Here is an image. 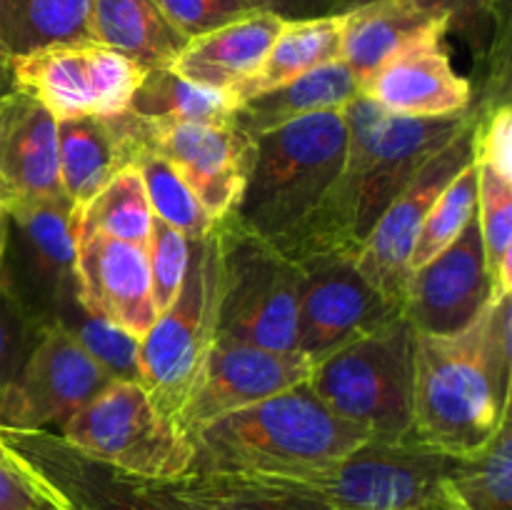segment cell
<instances>
[{"label": "cell", "mask_w": 512, "mask_h": 510, "mask_svg": "<svg viewBox=\"0 0 512 510\" xmlns=\"http://www.w3.org/2000/svg\"><path fill=\"white\" fill-rule=\"evenodd\" d=\"M473 115L475 105L448 118H405L355 95L343 108V168L308 225L280 253L293 263L315 255L355 260L388 205Z\"/></svg>", "instance_id": "6da1fadb"}, {"label": "cell", "mask_w": 512, "mask_h": 510, "mask_svg": "<svg viewBox=\"0 0 512 510\" xmlns=\"http://www.w3.org/2000/svg\"><path fill=\"white\" fill-rule=\"evenodd\" d=\"M373 438L340 418L308 383L200 425L190 433V473L248 478H303L323 470Z\"/></svg>", "instance_id": "7a4b0ae2"}, {"label": "cell", "mask_w": 512, "mask_h": 510, "mask_svg": "<svg viewBox=\"0 0 512 510\" xmlns=\"http://www.w3.org/2000/svg\"><path fill=\"white\" fill-rule=\"evenodd\" d=\"M345 148L343 110L305 115L255 135L243 193L230 213L233 223L283 250L333 188Z\"/></svg>", "instance_id": "3957f363"}, {"label": "cell", "mask_w": 512, "mask_h": 510, "mask_svg": "<svg viewBox=\"0 0 512 510\" xmlns=\"http://www.w3.org/2000/svg\"><path fill=\"white\" fill-rule=\"evenodd\" d=\"M510 398L495 385L478 325L455 335L415 333L413 435L445 455H463L493 438Z\"/></svg>", "instance_id": "277c9868"}, {"label": "cell", "mask_w": 512, "mask_h": 510, "mask_svg": "<svg viewBox=\"0 0 512 510\" xmlns=\"http://www.w3.org/2000/svg\"><path fill=\"white\" fill-rule=\"evenodd\" d=\"M415 330L405 315L313 365L308 385L333 413L373 438H413Z\"/></svg>", "instance_id": "5b68a950"}, {"label": "cell", "mask_w": 512, "mask_h": 510, "mask_svg": "<svg viewBox=\"0 0 512 510\" xmlns=\"http://www.w3.org/2000/svg\"><path fill=\"white\" fill-rule=\"evenodd\" d=\"M220 240L215 338L275 353L298 350L300 268L233 218L215 225Z\"/></svg>", "instance_id": "8992f818"}, {"label": "cell", "mask_w": 512, "mask_h": 510, "mask_svg": "<svg viewBox=\"0 0 512 510\" xmlns=\"http://www.w3.org/2000/svg\"><path fill=\"white\" fill-rule=\"evenodd\" d=\"M85 455L150 480L183 478L193 468L190 435L165 415L138 380H110L58 430Z\"/></svg>", "instance_id": "52a82bcc"}, {"label": "cell", "mask_w": 512, "mask_h": 510, "mask_svg": "<svg viewBox=\"0 0 512 510\" xmlns=\"http://www.w3.org/2000/svg\"><path fill=\"white\" fill-rule=\"evenodd\" d=\"M448 460L415 438H368L328 468L285 483L318 495L330 510H455L445 490Z\"/></svg>", "instance_id": "ba28073f"}, {"label": "cell", "mask_w": 512, "mask_h": 510, "mask_svg": "<svg viewBox=\"0 0 512 510\" xmlns=\"http://www.w3.org/2000/svg\"><path fill=\"white\" fill-rule=\"evenodd\" d=\"M220 240L218 230L190 240L188 268L173 303L140 340L138 383L178 423L188 390L215 340Z\"/></svg>", "instance_id": "9c48e42d"}, {"label": "cell", "mask_w": 512, "mask_h": 510, "mask_svg": "<svg viewBox=\"0 0 512 510\" xmlns=\"http://www.w3.org/2000/svg\"><path fill=\"white\" fill-rule=\"evenodd\" d=\"M13 88L33 95L55 120L125 113L148 70L100 43H70L8 58Z\"/></svg>", "instance_id": "30bf717a"}, {"label": "cell", "mask_w": 512, "mask_h": 510, "mask_svg": "<svg viewBox=\"0 0 512 510\" xmlns=\"http://www.w3.org/2000/svg\"><path fill=\"white\" fill-rule=\"evenodd\" d=\"M480 105L475 115L438 150L428 163L415 173L403 188V193L388 205L368 240L355 255V268L365 280L390 303L405 305V290L410 280V255L418 243L420 228L428 218L438 195L448 188L455 175L463 173L475 160V140H478Z\"/></svg>", "instance_id": "8fae6325"}, {"label": "cell", "mask_w": 512, "mask_h": 510, "mask_svg": "<svg viewBox=\"0 0 512 510\" xmlns=\"http://www.w3.org/2000/svg\"><path fill=\"white\" fill-rule=\"evenodd\" d=\"M78 230L68 200L8 213L0 288L35 320L50 325L65 300L78 295Z\"/></svg>", "instance_id": "7c38bea8"}, {"label": "cell", "mask_w": 512, "mask_h": 510, "mask_svg": "<svg viewBox=\"0 0 512 510\" xmlns=\"http://www.w3.org/2000/svg\"><path fill=\"white\" fill-rule=\"evenodd\" d=\"M298 268V353L313 363L403 315L360 275L353 258L315 255Z\"/></svg>", "instance_id": "4fadbf2b"}, {"label": "cell", "mask_w": 512, "mask_h": 510, "mask_svg": "<svg viewBox=\"0 0 512 510\" xmlns=\"http://www.w3.org/2000/svg\"><path fill=\"white\" fill-rule=\"evenodd\" d=\"M110 375L58 325H48L0 395V430H53L95 398Z\"/></svg>", "instance_id": "5bb4252c"}, {"label": "cell", "mask_w": 512, "mask_h": 510, "mask_svg": "<svg viewBox=\"0 0 512 510\" xmlns=\"http://www.w3.org/2000/svg\"><path fill=\"white\" fill-rule=\"evenodd\" d=\"M0 438L63 495L70 510H180L160 480L90 458L53 430H0Z\"/></svg>", "instance_id": "9a60e30c"}, {"label": "cell", "mask_w": 512, "mask_h": 510, "mask_svg": "<svg viewBox=\"0 0 512 510\" xmlns=\"http://www.w3.org/2000/svg\"><path fill=\"white\" fill-rule=\"evenodd\" d=\"M313 365L298 350L275 353L238 340L215 338L180 408L178 425L190 435L210 420L308 383Z\"/></svg>", "instance_id": "2e32d148"}, {"label": "cell", "mask_w": 512, "mask_h": 510, "mask_svg": "<svg viewBox=\"0 0 512 510\" xmlns=\"http://www.w3.org/2000/svg\"><path fill=\"white\" fill-rule=\"evenodd\" d=\"M448 33V20H430L360 83V95L405 118H448L473 108V85L453 68Z\"/></svg>", "instance_id": "e0dca14e"}, {"label": "cell", "mask_w": 512, "mask_h": 510, "mask_svg": "<svg viewBox=\"0 0 512 510\" xmlns=\"http://www.w3.org/2000/svg\"><path fill=\"white\" fill-rule=\"evenodd\" d=\"M138 125L145 148L178 170L215 223L233 213L250 168L253 140L248 135L240 133L233 123L205 125L138 118Z\"/></svg>", "instance_id": "ac0fdd59"}, {"label": "cell", "mask_w": 512, "mask_h": 510, "mask_svg": "<svg viewBox=\"0 0 512 510\" xmlns=\"http://www.w3.org/2000/svg\"><path fill=\"white\" fill-rule=\"evenodd\" d=\"M490 298L493 280L475 215L443 253L410 273L403 315L415 333L455 335L478 320Z\"/></svg>", "instance_id": "d6986e66"}, {"label": "cell", "mask_w": 512, "mask_h": 510, "mask_svg": "<svg viewBox=\"0 0 512 510\" xmlns=\"http://www.w3.org/2000/svg\"><path fill=\"white\" fill-rule=\"evenodd\" d=\"M68 200L58 170V120L23 90L0 93V208Z\"/></svg>", "instance_id": "ffe728a7"}, {"label": "cell", "mask_w": 512, "mask_h": 510, "mask_svg": "<svg viewBox=\"0 0 512 510\" xmlns=\"http://www.w3.org/2000/svg\"><path fill=\"white\" fill-rule=\"evenodd\" d=\"M78 298L90 313L145 338L158 310L145 248L95 233H78Z\"/></svg>", "instance_id": "44dd1931"}, {"label": "cell", "mask_w": 512, "mask_h": 510, "mask_svg": "<svg viewBox=\"0 0 512 510\" xmlns=\"http://www.w3.org/2000/svg\"><path fill=\"white\" fill-rule=\"evenodd\" d=\"M140 148V125L130 110L110 118L58 120L60 185L73 213L120 170L135 165Z\"/></svg>", "instance_id": "7402d4cb"}, {"label": "cell", "mask_w": 512, "mask_h": 510, "mask_svg": "<svg viewBox=\"0 0 512 510\" xmlns=\"http://www.w3.org/2000/svg\"><path fill=\"white\" fill-rule=\"evenodd\" d=\"M283 23V18L265 10L245 15L223 28L190 38L175 55L170 70L188 83L230 90L235 95L245 80L258 73Z\"/></svg>", "instance_id": "603a6c76"}, {"label": "cell", "mask_w": 512, "mask_h": 510, "mask_svg": "<svg viewBox=\"0 0 512 510\" xmlns=\"http://www.w3.org/2000/svg\"><path fill=\"white\" fill-rule=\"evenodd\" d=\"M355 95H360V80L338 58L298 75L290 83L245 98L243 103H238L233 125L253 140L255 135L290 123V120L328 113V110H343Z\"/></svg>", "instance_id": "cb8c5ba5"}, {"label": "cell", "mask_w": 512, "mask_h": 510, "mask_svg": "<svg viewBox=\"0 0 512 510\" xmlns=\"http://www.w3.org/2000/svg\"><path fill=\"white\" fill-rule=\"evenodd\" d=\"M160 483L180 510H330L318 495L273 478L188 473Z\"/></svg>", "instance_id": "d4e9b609"}, {"label": "cell", "mask_w": 512, "mask_h": 510, "mask_svg": "<svg viewBox=\"0 0 512 510\" xmlns=\"http://www.w3.org/2000/svg\"><path fill=\"white\" fill-rule=\"evenodd\" d=\"M90 38L128 55L145 70L170 68L188 43L165 20L155 0H93Z\"/></svg>", "instance_id": "484cf974"}, {"label": "cell", "mask_w": 512, "mask_h": 510, "mask_svg": "<svg viewBox=\"0 0 512 510\" xmlns=\"http://www.w3.org/2000/svg\"><path fill=\"white\" fill-rule=\"evenodd\" d=\"M340 43H343V15L285 20L258 73L235 90V100L243 103L250 95L278 88L308 70L333 63L340 58Z\"/></svg>", "instance_id": "4316f807"}, {"label": "cell", "mask_w": 512, "mask_h": 510, "mask_svg": "<svg viewBox=\"0 0 512 510\" xmlns=\"http://www.w3.org/2000/svg\"><path fill=\"white\" fill-rule=\"evenodd\" d=\"M93 0H0V53L5 58L53 45L90 43Z\"/></svg>", "instance_id": "83f0119b"}, {"label": "cell", "mask_w": 512, "mask_h": 510, "mask_svg": "<svg viewBox=\"0 0 512 510\" xmlns=\"http://www.w3.org/2000/svg\"><path fill=\"white\" fill-rule=\"evenodd\" d=\"M445 490L455 510H512V420L463 455H450Z\"/></svg>", "instance_id": "f1b7e54d"}, {"label": "cell", "mask_w": 512, "mask_h": 510, "mask_svg": "<svg viewBox=\"0 0 512 510\" xmlns=\"http://www.w3.org/2000/svg\"><path fill=\"white\" fill-rule=\"evenodd\" d=\"M435 18L415 13L400 0H378L343 13L340 60L363 83L400 45Z\"/></svg>", "instance_id": "f546056e"}, {"label": "cell", "mask_w": 512, "mask_h": 510, "mask_svg": "<svg viewBox=\"0 0 512 510\" xmlns=\"http://www.w3.org/2000/svg\"><path fill=\"white\" fill-rule=\"evenodd\" d=\"M128 110L143 120L230 125L238 100L230 90L205 88L188 83L170 68H153L130 98Z\"/></svg>", "instance_id": "4dcf8cb0"}, {"label": "cell", "mask_w": 512, "mask_h": 510, "mask_svg": "<svg viewBox=\"0 0 512 510\" xmlns=\"http://www.w3.org/2000/svg\"><path fill=\"white\" fill-rule=\"evenodd\" d=\"M78 233H95L145 248L153 228V210L135 165L120 170L103 190L73 213Z\"/></svg>", "instance_id": "1f68e13d"}, {"label": "cell", "mask_w": 512, "mask_h": 510, "mask_svg": "<svg viewBox=\"0 0 512 510\" xmlns=\"http://www.w3.org/2000/svg\"><path fill=\"white\" fill-rule=\"evenodd\" d=\"M50 325L63 328L113 380H138L140 340L120 325L90 313L78 295L60 305Z\"/></svg>", "instance_id": "d6a6232c"}, {"label": "cell", "mask_w": 512, "mask_h": 510, "mask_svg": "<svg viewBox=\"0 0 512 510\" xmlns=\"http://www.w3.org/2000/svg\"><path fill=\"white\" fill-rule=\"evenodd\" d=\"M135 168L140 170L145 195H148L150 210H153L155 218L178 228L188 240H200L213 233L218 223L205 213L190 185L180 178V173L168 160L160 158L158 153L143 145L138 160H135Z\"/></svg>", "instance_id": "836d02e7"}, {"label": "cell", "mask_w": 512, "mask_h": 510, "mask_svg": "<svg viewBox=\"0 0 512 510\" xmlns=\"http://www.w3.org/2000/svg\"><path fill=\"white\" fill-rule=\"evenodd\" d=\"M478 168V228L493 295L512 293V183Z\"/></svg>", "instance_id": "e575fe53"}, {"label": "cell", "mask_w": 512, "mask_h": 510, "mask_svg": "<svg viewBox=\"0 0 512 510\" xmlns=\"http://www.w3.org/2000/svg\"><path fill=\"white\" fill-rule=\"evenodd\" d=\"M475 215H478V168L473 160L463 173L450 180L448 188L438 195L430 208L413 255H410V273L443 253Z\"/></svg>", "instance_id": "d590c367"}, {"label": "cell", "mask_w": 512, "mask_h": 510, "mask_svg": "<svg viewBox=\"0 0 512 510\" xmlns=\"http://www.w3.org/2000/svg\"><path fill=\"white\" fill-rule=\"evenodd\" d=\"M148 268L150 285H153V300L158 315L168 308L183 285L185 268H188L190 240L173 225L163 223L153 215V228H150L148 245Z\"/></svg>", "instance_id": "8d00e7d4"}, {"label": "cell", "mask_w": 512, "mask_h": 510, "mask_svg": "<svg viewBox=\"0 0 512 510\" xmlns=\"http://www.w3.org/2000/svg\"><path fill=\"white\" fill-rule=\"evenodd\" d=\"M45 328L48 325L35 320L8 290L0 288V395L18 378Z\"/></svg>", "instance_id": "74e56055"}, {"label": "cell", "mask_w": 512, "mask_h": 510, "mask_svg": "<svg viewBox=\"0 0 512 510\" xmlns=\"http://www.w3.org/2000/svg\"><path fill=\"white\" fill-rule=\"evenodd\" d=\"M478 325L480 353L493 375L495 385L505 398H510L512 385V293L493 295L483 313L475 320Z\"/></svg>", "instance_id": "f35d334b"}, {"label": "cell", "mask_w": 512, "mask_h": 510, "mask_svg": "<svg viewBox=\"0 0 512 510\" xmlns=\"http://www.w3.org/2000/svg\"><path fill=\"white\" fill-rule=\"evenodd\" d=\"M155 3H158L165 20L185 40L198 38V35H205L210 30L233 23V20L263 10L255 0H155Z\"/></svg>", "instance_id": "ab89813d"}, {"label": "cell", "mask_w": 512, "mask_h": 510, "mask_svg": "<svg viewBox=\"0 0 512 510\" xmlns=\"http://www.w3.org/2000/svg\"><path fill=\"white\" fill-rule=\"evenodd\" d=\"M0 510H70V505L18 458L0 460Z\"/></svg>", "instance_id": "60d3db41"}, {"label": "cell", "mask_w": 512, "mask_h": 510, "mask_svg": "<svg viewBox=\"0 0 512 510\" xmlns=\"http://www.w3.org/2000/svg\"><path fill=\"white\" fill-rule=\"evenodd\" d=\"M475 163L512 183V110L510 103L480 108Z\"/></svg>", "instance_id": "b9f144b4"}, {"label": "cell", "mask_w": 512, "mask_h": 510, "mask_svg": "<svg viewBox=\"0 0 512 510\" xmlns=\"http://www.w3.org/2000/svg\"><path fill=\"white\" fill-rule=\"evenodd\" d=\"M400 3L425 18H445L448 30H453L458 25H473L480 15H498L505 0H400Z\"/></svg>", "instance_id": "7bdbcfd3"}, {"label": "cell", "mask_w": 512, "mask_h": 510, "mask_svg": "<svg viewBox=\"0 0 512 510\" xmlns=\"http://www.w3.org/2000/svg\"><path fill=\"white\" fill-rule=\"evenodd\" d=\"M255 3L283 20H305L338 15L340 0H255Z\"/></svg>", "instance_id": "ee69618b"}, {"label": "cell", "mask_w": 512, "mask_h": 510, "mask_svg": "<svg viewBox=\"0 0 512 510\" xmlns=\"http://www.w3.org/2000/svg\"><path fill=\"white\" fill-rule=\"evenodd\" d=\"M370 3H378V0H340L338 15L348 13V10H355V8H363V5H370Z\"/></svg>", "instance_id": "f6af8a7d"}, {"label": "cell", "mask_w": 512, "mask_h": 510, "mask_svg": "<svg viewBox=\"0 0 512 510\" xmlns=\"http://www.w3.org/2000/svg\"><path fill=\"white\" fill-rule=\"evenodd\" d=\"M5 233H8V213L0 208V260H3V250H5Z\"/></svg>", "instance_id": "bcb514c9"}, {"label": "cell", "mask_w": 512, "mask_h": 510, "mask_svg": "<svg viewBox=\"0 0 512 510\" xmlns=\"http://www.w3.org/2000/svg\"><path fill=\"white\" fill-rule=\"evenodd\" d=\"M0 460H18V455L8 448V443L3 438H0Z\"/></svg>", "instance_id": "7dc6e473"}, {"label": "cell", "mask_w": 512, "mask_h": 510, "mask_svg": "<svg viewBox=\"0 0 512 510\" xmlns=\"http://www.w3.org/2000/svg\"><path fill=\"white\" fill-rule=\"evenodd\" d=\"M0 55H3V53H0Z\"/></svg>", "instance_id": "c3c4849f"}]
</instances>
